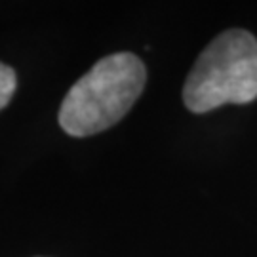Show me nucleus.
Listing matches in <instances>:
<instances>
[{"instance_id": "obj_1", "label": "nucleus", "mask_w": 257, "mask_h": 257, "mask_svg": "<svg viewBox=\"0 0 257 257\" xmlns=\"http://www.w3.org/2000/svg\"><path fill=\"white\" fill-rule=\"evenodd\" d=\"M147 80L145 65L132 52L103 57L67 92L59 126L73 138L109 130L126 116Z\"/></svg>"}, {"instance_id": "obj_2", "label": "nucleus", "mask_w": 257, "mask_h": 257, "mask_svg": "<svg viewBox=\"0 0 257 257\" xmlns=\"http://www.w3.org/2000/svg\"><path fill=\"white\" fill-rule=\"evenodd\" d=\"M257 97V40L242 29L225 31L198 55L183 88L185 107L208 112Z\"/></svg>"}, {"instance_id": "obj_3", "label": "nucleus", "mask_w": 257, "mask_h": 257, "mask_svg": "<svg viewBox=\"0 0 257 257\" xmlns=\"http://www.w3.org/2000/svg\"><path fill=\"white\" fill-rule=\"evenodd\" d=\"M16 86H18V78H16L14 69L0 63V110L4 109L10 103V99L14 97Z\"/></svg>"}]
</instances>
